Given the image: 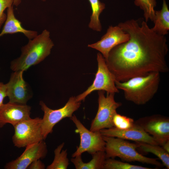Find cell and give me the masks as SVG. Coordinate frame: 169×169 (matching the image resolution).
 <instances>
[{
    "label": "cell",
    "mask_w": 169,
    "mask_h": 169,
    "mask_svg": "<svg viewBox=\"0 0 169 169\" xmlns=\"http://www.w3.org/2000/svg\"><path fill=\"white\" fill-rule=\"evenodd\" d=\"M42 118H31L13 126L14 133L12 141L15 146L20 148L44 140L41 127Z\"/></svg>",
    "instance_id": "ba28073f"
},
{
    "label": "cell",
    "mask_w": 169,
    "mask_h": 169,
    "mask_svg": "<svg viewBox=\"0 0 169 169\" xmlns=\"http://www.w3.org/2000/svg\"><path fill=\"white\" fill-rule=\"evenodd\" d=\"M23 72L22 70L14 71L5 84L9 102L25 105L32 97L28 85L23 78Z\"/></svg>",
    "instance_id": "8fae6325"
},
{
    "label": "cell",
    "mask_w": 169,
    "mask_h": 169,
    "mask_svg": "<svg viewBox=\"0 0 169 169\" xmlns=\"http://www.w3.org/2000/svg\"><path fill=\"white\" fill-rule=\"evenodd\" d=\"M31 107L26 104L8 102L0 107V128L9 123L13 126L30 118Z\"/></svg>",
    "instance_id": "9a60e30c"
},
{
    "label": "cell",
    "mask_w": 169,
    "mask_h": 169,
    "mask_svg": "<svg viewBox=\"0 0 169 169\" xmlns=\"http://www.w3.org/2000/svg\"><path fill=\"white\" fill-rule=\"evenodd\" d=\"M103 91L98 92V108L96 115L92 120L90 130L100 131L104 129L114 127L113 119L117 113L116 110L122 104L116 102L114 99L115 93L107 94L105 96Z\"/></svg>",
    "instance_id": "5b68a950"
},
{
    "label": "cell",
    "mask_w": 169,
    "mask_h": 169,
    "mask_svg": "<svg viewBox=\"0 0 169 169\" xmlns=\"http://www.w3.org/2000/svg\"><path fill=\"white\" fill-rule=\"evenodd\" d=\"M88 0L90 4L92 11L89 27L94 30L100 31L102 27L99 20V16L105 8V4L99 0Z\"/></svg>",
    "instance_id": "ffe728a7"
},
{
    "label": "cell",
    "mask_w": 169,
    "mask_h": 169,
    "mask_svg": "<svg viewBox=\"0 0 169 169\" xmlns=\"http://www.w3.org/2000/svg\"><path fill=\"white\" fill-rule=\"evenodd\" d=\"M118 25L129 34V38L112 49L105 59L116 81L124 82L152 72L169 71L165 36L154 32L144 20L140 24L138 20L132 19Z\"/></svg>",
    "instance_id": "6da1fadb"
},
{
    "label": "cell",
    "mask_w": 169,
    "mask_h": 169,
    "mask_svg": "<svg viewBox=\"0 0 169 169\" xmlns=\"http://www.w3.org/2000/svg\"><path fill=\"white\" fill-rule=\"evenodd\" d=\"M97 59L98 69L93 83L85 91L75 97L77 101L84 100L94 91H105L107 94H115L119 92L115 85V77L108 68L105 58L100 53L97 54Z\"/></svg>",
    "instance_id": "8992f818"
},
{
    "label": "cell",
    "mask_w": 169,
    "mask_h": 169,
    "mask_svg": "<svg viewBox=\"0 0 169 169\" xmlns=\"http://www.w3.org/2000/svg\"><path fill=\"white\" fill-rule=\"evenodd\" d=\"M70 118L76 127L75 132L79 134L80 137L79 145L72 155V157L81 155L85 152L92 155L98 151H105V142L100 131H92L88 130L75 115Z\"/></svg>",
    "instance_id": "9c48e42d"
},
{
    "label": "cell",
    "mask_w": 169,
    "mask_h": 169,
    "mask_svg": "<svg viewBox=\"0 0 169 169\" xmlns=\"http://www.w3.org/2000/svg\"><path fill=\"white\" fill-rule=\"evenodd\" d=\"M92 159L89 162L85 163L82 159L81 155L73 157L71 159L76 169H104L106 159L105 151H99L92 155Z\"/></svg>",
    "instance_id": "ac0fdd59"
},
{
    "label": "cell",
    "mask_w": 169,
    "mask_h": 169,
    "mask_svg": "<svg viewBox=\"0 0 169 169\" xmlns=\"http://www.w3.org/2000/svg\"><path fill=\"white\" fill-rule=\"evenodd\" d=\"M63 143L55 149L54 157L53 162L48 166L47 169H66L69 165L67 150H61L64 146Z\"/></svg>",
    "instance_id": "44dd1931"
},
{
    "label": "cell",
    "mask_w": 169,
    "mask_h": 169,
    "mask_svg": "<svg viewBox=\"0 0 169 169\" xmlns=\"http://www.w3.org/2000/svg\"><path fill=\"white\" fill-rule=\"evenodd\" d=\"M135 122L152 136L159 146L169 140V118L155 115L140 118Z\"/></svg>",
    "instance_id": "30bf717a"
},
{
    "label": "cell",
    "mask_w": 169,
    "mask_h": 169,
    "mask_svg": "<svg viewBox=\"0 0 169 169\" xmlns=\"http://www.w3.org/2000/svg\"><path fill=\"white\" fill-rule=\"evenodd\" d=\"M41 110L44 113L42 118L41 127L44 139L53 131L54 125L63 119L71 117L73 113L80 107L81 102L77 101L75 97H70L62 107L56 110L49 108L42 101L39 102Z\"/></svg>",
    "instance_id": "52a82bcc"
},
{
    "label": "cell",
    "mask_w": 169,
    "mask_h": 169,
    "mask_svg": "<svg viewBox=\"0 0 169 169\" xmlns=\"http://www.w3.org/2000/svg\"><path fill=\"white\" fill-rule=\"evenodd\" d=\"M44 1L45 0H42ZM21 2V0H14L13 4L16 6H18Z\"/></svg>",
    "instance_id": "f1b7e54d"
},
{
    "label": "cell",
    "mask_w": 169,
    "mask_h": 169,
    "mask_svg": "<svg viewBox=\"0 0 169 169\" xmlns=\"http://www.w3.org/2000/svg\"><path fill=\"white\" fill-rule=\"evenodd\" d=\"M44 140L26 146L23 153L15 160L7 163L4 168L26 169L34 161L44 158L47 153V149Z\"/></svg>",
    "instance_id": "7c38bea8"
},
{
    "label": "cell",
    "mask_w": 169,
    "mask_h": 169,
    "mask_svg": "<svg viewBox=\"0 0 169 169\" xmlns=\"http://www.w3.org/2000/svg\"><path fill=\"white\" fill-rule=\"evenodd\" d=\"M136 142L138 144V148L144 152H149L154 154L160 159L163 165L167 169L169 168V153L166 151L162 147L157 145L142 142Z\"/></svg>",
    "instance_id": "d6986e66"
},
{
    "label": "cell",
    "mask_w": 169,
    "mask_h": 169,
    "mask_svg": "<svg viewBox=\"0 0 169 169\" xmlns=\"http://www.w3.org/2000/svg\"><path fill=\"white\" fill-rule=\"evenodd\" d=\"M7 96L5 84L0 82V107L3 104L4 98Z\"/></svg>",
    "instance_id": "4316f807"
},
{
    "label": "cell",
    "mask_w": 169,
    "mask_h": 169,
    "mask_svg": "<svg viewBox=\"0 0 169 169\" xmlns=\"http://www.w3.org/2000/svg\"><path fill=\"white\" fill-rule=\"evenodd\" d=\"M54 44L49 32L45 29L21 48L20 56L12 61L10 68L13 71H26L31 66L43 61L50 53Z\"/></svg>",
    "instance_id": "3957f363"
},
{
    "label": "cell",
    "mask_w": 169,
    "mask_h": 169,
    "mask_svg": "<svg viewBox=\"0 0 169 169\" xmlns=\"http://www.w3.org/2000/svg\"><path fill=\"white\" fill-rule=\"evenodd\" d=\"M134 120L130 117L116 113L113 119L114 127L119 129L125 130L132 127L134 124Z\"/></svg>",
    "instance_id": "cb8c5ba5"
},
{
    "label": "cell",
    "mask_w": 169,
    "mask_h": 169,
    "mask_svg": "<svg viewBox=\"0 0 169 169\" xmlns=\"http://www.w3.org/2000/svg\"><path fill=\"white\" fill-rule=\"evenodd\" d=\"M162 1L161 9L155 11L153 21L154 25L151 29L157 34L165 36L169 30V10L166 0Z\"/></svg>",
    "instance_id": "e0dca14e"
},
{
    "label": "cell",
    "mask_w": 169,
    "mask_h": 169,
    "mask_svg": "<svg viewBox=\"0 0 169 169\" xmlns=\"http://www.w3.org/2000/svg\"><path fill=\"white\" fill-rule=\"evenodd\" d=\"M160 74L152 72L124 82L115 81V85L118 90L123 91L127 100L138 105H143L151 100L157 92L160 81Z\"/></svg>",
    "instance_id": "7a4b0ae2"
},
{
    "label": "cell",
    "mask_w": 169,
    "mask_h": 169,
    "mask_svg": "<svg viewBox=\"0 0 169 169\" xmlns=\"http://www.w3.org/2000/svg\"><path fill=\"white\" fill-rule=\"evenodd\" d=\"M161 146L166 151L169 153V140L164 143Z\"/></svg>",
    "instance_id": "83f0119b"
},
{
    "label": "cell",
    "mask_w": 169,
    "mask_h": 169,
    "mask_svg": "<svg viewBox=\"0 0 169 169\" xmlns=\"http://www.w3.org/2000/svg\"><path fill=\"white\" fill-rule=\"evenodd\" d=\"M129 38V34L117 25L110 26L107 32L97 42L89 44L88 47L100 52L106 59L111 49L116 46L126 42Z\"/></svg>",
    "instance_id": "4fadbf2b"
},
{
    "label": "cell",
    "mask_w": 169,
    "mask_h": 169,
    "mask_svg": "<svg viewBox=\"0 0 169 169\" xmlns=\"http://www.w3.org/2000/svg\"><path fill=\"white\" fill-rule=\"evenodd\" d=\"M7 18L0 37L7 34L21 33L23 34L29 39H31L38 35L37 31L28 30L23 28L21 23L15 17L12 6L7 8Z\"/></svg>",
    "instance_id": "2e32d148"
},
{
    "label": "cell",
    "mask_w": 169,
    "mask_h": 169,
    "mask_svg": "<svg viewBox=\"0 0 169 169\" xmlns=\"http://www.w3.org/2000/svg\"><path fill=\"white\" fill-rule=\"evenodd\" d=\"M105 169H151V168L131 164L114 159L107 158L105 162Z\"/></svg>",
    "instance_id": "603a6c76"
},
{
    "label": "cell",
    "mask_w": 169,
    "mask_h": 169,
    "mask_svg": "<svg viewBox=\"0 0 169 169\" xmlns=\"http://www.w3.org/2000/svg\"><path fill=\"white\" fill-rule=\"evenodd\" d=\"M105 142V151L106 158H114L118 157L127 162L136 161L161 167L162 165L157 158H149L138 152V145L125 140L118 138L102 136Z\"/></svg>",
    "instance_id": "277c9868"
},
{
    "label": "cell",
    "mask_w": 169,
    "mask_h": 169,
    "mask_svg": "<svg viewBox=\"0 0 169 169\" xmlns=\"http://www.w3.org/2000/svg\"><path fill=\"white\" fill-rule=\"evenodd\" d=\"M14 0H0V29L6 20L7 15L4 13L6 8L12 6Z\"/></svg>",
    "instance_id": "d4e9b609"
},
{
    "label": "cell",
    "mask_w": 169,
    "mask_h": 169,
    "mask_svg": "<svg viewBox=\"0 0 169 169\" xmlns=\"http://www.w3.org/2000/svg\"><path fill=\"white\" fill-rule=\"evenodd\" d=\"M100 131L103 136L159 145L152 136L135 122L133 126L128 129L121 130L113 127L102 129Z\"/></svg>",
    "instance_id": "5bb4252c"
},
{
    "label": "cell",
    "mask_w": 169,
    "mask_h": 169,
    "mask_svg": "<svg viewBox=\"0 0 169 169\" xmlns=\"http://www.w3.org/2000/svg\"><path fill=\"white\" fill-rule=\"evenodd\" d=\"M45 166L40 160L38 159L33 161L29 165L27 169H44Z\"/></svg>",
    "instance_id": "484cf974"
},
{
    "label": "cell",
    "mask_w": 169,
    "mask_h": 169,
    "mask_svg": "<svg viewBox=\"0 0 169 169\" xmlns=\"http://www.w3.org/2000/svg\"><path fill=\"white\" fill-rule=\"evenodd\" d=\"M134 3L143 11L146 22L149 19L153 21L155 11L154 9L156 5V0H134Z\"/></svg>",
    "instance_id": "7402d4cb"
}]
</instances>
